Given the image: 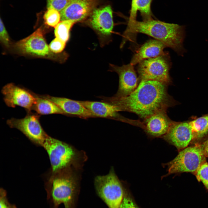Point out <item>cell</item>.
Segmentation results:
<instances>
[{"mask_svg": "<svg viewBox=\"0 0 208 208\" xmlns=\"http://www.w3.org/2000/svg\"><path fill=\"white\" fill-rule=\"evenodd\" d=\"M1 92L4 102L10 107L14 108L19 106L24 108L28 112L32 110L36 102L34 93L13 83L5 85L2 88Z\"/></svg>", "mask_w": 208, "mask_h": 208, "instance_id": "cell-11", "label": "cell"}, {"mask_svg": "<svg viewBox=\"0 0 208 208\" xmlns=\"http://www.w3.org/2000/svg\"><path fill=\"white\" fill-rule=\"evenodd\" d=\"M47 151L51 165L50 173L67 168L75 153L68 144L48 135L42 146Z\"/></svg>", "mask_w": 208, "mask_h": 208, "instance_id": "cell-9", "label": "cell"}, {"mask_svg": "<svg viewBox=\"0 0 208 208\" xmlns=\"http://www.w3.org/2000/svg\"><path fill=\"white\" fill-rule=\"evenodd\" d=\"M43 18L46 25L55 28L61 20L60 12L51 9H48L44 13Z\"/></svg>", "mask_w": 208, "mask_h": 208, "instance_id": "cell-22", "label": "cell"}, {"mask_svg": "<svg viewBox=\"0 0 208 208\" xmlns=\"http://www.w3.org/2000/svg\"><path fill=\"white\" fill-rule=\"evenodd\" d=\"M75 23L71 20L61 21L55 27L54 34L57 38L66 43L70 38V30Z\"/></svg>", "mask_w": 208, "mask_h": 208, "instance_id": "cell-21", "label": "cell"}, {"mask_svg": "<svg viewBox=\"0 0 208 208\" xmlns=\"http://www.w3.org/2000/svg\"><path fill=\"white\" fill-rule=\"evenodd\" d=\"M0 208H17L16 206L10 203L7 197V192L3 188H1L0 191Z\"/></svg>", "mask_w": 208, "mask_h": 208, "instance_id": "cell-29", "label": "cell"}, {"mask_svg": "<svg viewBox=\"0 0 208 208\" xmlns=\"http://www.w3.org/2000/svg\"><path fill=\"white\" fill-rule=\"evenodd\" d=\"M40 117V115L31 111L27 112L23 118H12L8 120L7 123L10 128L19 130L36 145L42 146L48 135L41 125Z\"/></svg>", "mask_w": 208, "mask_h": 208, "instance_id": "cell-10", "label": "cell"}, {"mask_svg": "<svg viewBox=\"0 0 208 208\" xmlns=\"http://www.w3.org/2000/svg\"><path fill=\"white\" fill-rule=\"evenodd\" d=\"M36 101L32 110L40 115L59 114L65 115L64 113L51 101L35 93Z\"/></svg>", "mask_w": 208, "mask_h": 208, "instance_id": "cell-20", "label": "cell"}, {"mask_svg": "<svg viewBox=\"0 0 208 208\" xmlns=\"http://www.w3.org/2000/svg\"><path fill=\"white\" fill-rule=\"evenodd\" d=\"M163 138L174 146L179 151L192 143L194 136L189 120L173 121Z\"/></svg>", "mask_w": 208, "mask_h": 208, "instance_id": "cell-13", "label": "cell"}, {"mask_svg": "<svg viewBox=\"0 0 208 208\" xmlns=\"http://www.w3.org/2000/svg\"><path fill=\"white\" fill-rule=\"evenodd\" d=\"M152 0H138L137 3L138 10L140 13L143 21L153 19L151 9Z\"/></svg>", "mask_w": 208, "mask_h": 208, "instance_id": "cell-23", "label": "cell"}, {"mask_svg": "<svg viewBox=\"0 0 208 208\" xmlns=\"http://www.w3.org/2000/svg\"><path fill=\"white\" fill-rule=\"evenodd\" d=\"M185 26L166 23L153 19L147 21H136L127 26L124 39L127 40L132 34L142 33L149 36L183 56L186 51L183 42L185 37Z\"/></svg>", "mask_w": 208, "mask_h": 208, "instance_id": "cell-2", "label": "cell"}, {"mask_svg": "<svg viewBox=\"0 0 208 208\" xmlns=\"http://www.w3.org/2000/svg\"><path fill=\"white\" fill-rule=\"evenodd\" d=\"M67 169L50 173L45 183L47 199L51 208H58L62 203L65 208H73L77 184Z\"/></svg>", "mask_w": 208, "mask_h": 208, "instance_id": "cell-3", "label": "cell"}, {"mask_svg": "<svg viewBox=\"0 0 208 208\" xmlns=\"http://www.w3.org/2000/svg\"><path fill=\"white\" fill-rule=\"evenodd\" d=\"M71 0H47L48 9L56 10L60 12L67 5Z\"/></svg>", "mask_w": 208, "mask_h": 208, "instance_id": "cell-25", "label": "cell"}, {"mask_svg": "<svg viewBox=\"0 0 208 208\" xmlns=\"http://www.w3.org/2000/svg\"><path fill=\"white\" fill-rule=\"evenodd\" d=\"M138 0H131V8L130 12V16L128 26L130 25L136 20L138 9L137 5Z\"/></svg>", "mask_w": 208, "mask_h": 208, "instance_id": "cell-30", "label": "cell"}, {"mask_svg": "<svg viewBox=\"0 0 208 208\" xmlns=\"http://www.w3.org/2000/svg\"><path fill=\"white\" fill-rule=\"evenodd\" d=\"M95 118L113 119L129 123L130 120L120 116L117 108L112 104L103 101H79Z\"/></svg>", "mask_w": 208, "mask_h": 208, "instance_id": "cell-17", "label": "cell"}, {"mask_svg": "<svg viewBox=\"0 0 208 208\" xmlns=\"http://www.w3.org/2000/svg\"><path fill=\"white\" fill-rule=\"evenodd\" d=\"M84 22L96 34L101 46L111 41L114 23L113 11L110 5L97 7Z\"/></svg>", "mask_w": 208, "mask_h": 208, "instance_id": "cell-8", "label": "cell"}, {"mask_svg": "<svg viewBox=\"0 0 208 208\" xmlns=\"http://www.w3.org/2000/svg\"><path fill=\"white\" fill-rule=\"evenodd\" d=\"M200 143L205 156L208 157V137Z\"/></svg>", "mask_w": 208, "mask_h": 208, "instance_id": "cell-31", "label": "cell"}, {"mask_svg": "<svg viewBox=\"0 0 208 208\" xmlns=\"http://www.w3.org/2000/svg\"><path fill=\"white\" fill-rule=\"evenodd\" d=\"M171 66L170 57L167 52L156 57L144 60L138 63L137 68L140 81L155 80L169 86L172 83L169 74Z\"/></svg>", "mask_w": 208, "mask_h": 208, "instance_id": "cell-6", "label": "cell"}, {"mask_svg": "<svg viewBox=\"0 0 208 208\" xmlns=\"http://www.w3.org/2000/svg\"><path fill=\"white\" fill-rule=\"evenodd\" d=\"M189 121L193 135L192 143H200L208 135V114Z\"/></svg>", "mask_w": 208, "mask_h": 208, "instance_id": "cell-19", "label": "cell"}, {"mask_svg": "<svg viewBox=\"0 0 208 208\" xmlns=\"http://www.w3.org/2000/svg\"><path fill=\"white\" fill-rule=\"evenodd\" d=\"M133 66L130 63L120 66L110 64V69L116 73L119 77L118 88L114 96L118 97L127 96L137 87L138 78Z\"/></svg>", "mask_w": 208, "mask_h": 208, "instance_id": "cell-14", "label": "cell"}, {"mask_svg": "<svg viewBox=\"0 0 208 208\" xmlns=\"http://www.w3.org/2000/svg\"><path fill=\"white\" fill-rule=\"evenodd\" d=\"M166 112H158L143 119L141 121L140 128L151 137L163 138L174 121L168 116Z\"/></svg>", "mask_w": 208, "mask_h": 208, "instance_id": "cell-15", "label": "cell"}, {"mask_svg": "<svg viewBox=\"0 0 208 208\" xmlns=\"http://www.w3.org/2000/svg\"><path fill=\"white\" fill-rule=\"evenodd\" d=\"M0 40L1 42L5 47H8L10 46L11 44L10 38L1 18L0 20Z\"/></svg>", "mask_w": 208, "mask_h": 208, "instance_id": "cell-27", "label": "cell"}, {"mask_svg": "<svg viewBox=\"0 0 208 208\" xmlns=\"http://www.w3.org/2000/svg\"><path fill=\"white\" fill-rule=\"evenodd\" d=\"M66 42L55 38L50 44L49 46L51 51L55 54H59L64 49Z\"/></svg>", "mask_w": 208, "mask_h": 208, "instance_id": "cell-26", "label": "cell"}, {"mask_svg": "<svg viewBox=\"0 0 208 208\" xmlns=\"http://www.w3.org/2000/svg\"><path fill=\"white\" fill-rule=\"evenodd\" d=\"M40 95L55 103L63 111L65 115L73 116L84 119L95 118L79 101L48 95Z\"/></svg>", "mask_w": 208, "mask_h": 208, "instance_id": "cell-16", "label": "cell"}, {"mask_svg": "<svg viewBox=\"0 0 208 208\" xmlns=\"http://www.w3.org/2000/svg\"><path fill=\"white\" fill-rule=\"evenodd\" d=\"M119 208H139L131 196L125 191Z\"/></svg>", "mask_w": 208, "mask_h": 208, "instance_id": "cell-28", "label": "cell"}, {"mask_svg": "<svg viewBox=\"0 0 208 208\" xmlns=\"http://www.w3.org/2000/svg\"><path fill=\"white\" fill-rule=\"evenodd\" d=\"M95 185L99 196L109 208H119L125 190L112 169L105 176H97Z\"/></svg>", "mask_w": 208, "mask_h": 208, "instance_id": "cell-7", "label": "cell"}, {"mask_svg": "<svg viewBox=\"0 0 208 208\" xmlns=\"http://www.w3.org/2000/svg\"><path fill=\"white\" fill-rule=\"evenodd\" d=\"M100 3L99 0H71L61 12V21L84 22Z\"/></svg>", "mask_w": 208, "mask_h": 208, "instance_id": "cell-12", "label": "cell"}, {"mask_svg": "<svg viewBox=\"0 0 208 208\" xmlns=\"http://www.w3.org/2000/svg\"><path fill=\"white\" fill-rule=\"evenodd\" d=\"M44 31L40 27L28 36L16 42L14 49L23 55L44 58L63 62L68 55L65 52L55 54L52 52L44 37Z\"/></svg>", "mask_w": 208, "mask_h": 208, "instance_id": "cell-4", "label": "cell"}, {"mask_svg": "<svg viewBox=\"0 0 208 208\" xmlns=\"http://www.w3.org/2000/svg\"><path fill=\"white\" fill-rule=\"evenodd\" d=\"M168 86L158 81H140L135 90L125 97L100 96L101 101L116 106L119 111L137 115L143 120L161 111H166L176 104L168 92Z\"/></svg>", "mask_w": 208, "mask_h": 208, "instance_id": "cell-1", "label": "cell"}, {"mask_svg": "<svg viewBox=\"0 0 208 208\" xmlns=\"http://www.w3.org/2000/svg\"><path fill=\"white\" fill-rule=\"evenodd\" d=\"M166 46L156 40H150L143 44L132 57L130 63L133 65L142 60L158 56L164 54Z\"/></svg>", "mask_w": 208, "mask_h": 208, "instance_id": "cell-18", "label": "cell"}, {"mask_svg": "<svg viewBox=\"0 0 208 208\" xmlns=\"http://www.w3.org/2000/svg\"><path fill=\"white\" fill-rule=\"evenodd\" d=\"M194 175L199 181L202 182L208 191V163L206 161L202 164Z\"/></svg>", "mask_w": 208, "mask_h": 208, "instance_id": "cell-24", "label": "cell"}, {"mask_svg": "<svg viewBox=\"0 0 208 208\" xmlns=\"http://www.w3.org/2000/svg\"><path fill=\"white\" fill-rule=\"evenodd\" d=\"M200 142L187 146L180 151L173 160L165 165L170 174L190 172L194 174L200 166L206 161Z\"/></svg>", "mask_w": 208, "mask_h": 208, "instance_id": "cell-5", "label": "cell"}]
</instances>
